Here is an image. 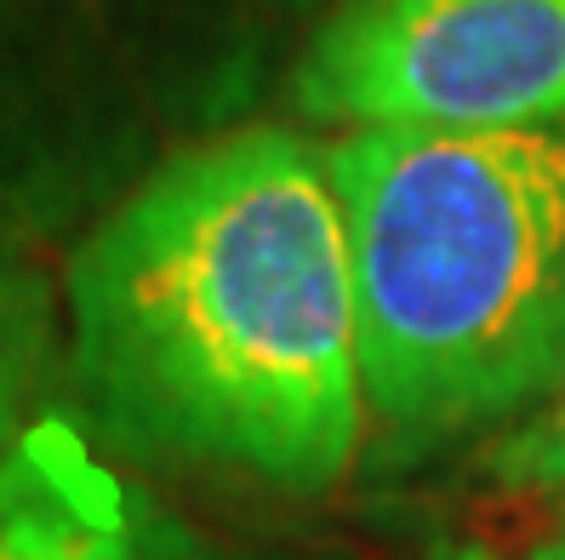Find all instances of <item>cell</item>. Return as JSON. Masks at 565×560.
I'll return each instance as SVG.
<instances>
[{
	"instance_id": "7a4b0ae2",
	"label": "cell",
	"mask_w": 565,
	"mask_h": 560,
	"mask_svg": "<svg viewBox=\"0 0 565 560\" xmlns=\"http://www.w3.org/2000/svg\"><path fill=\"white\" fill-rule=\"evenodd\" d=\"M372 446L388 464L565 389V126L343 131Z\"/></svg>"
},
{
	"instance_id": "6da1fadb",
	"label": "cell",
	"mask_w": 565,
	"mask_h": 560,
	"mask_svg": "<svg viewBox=\"0 0 565 560\" xmlns=\"http://www.w3.org/2000/svg\"><path fill=\"white\" fill-rule=\"evenodd\" d=\"M70 355L97 418L178 464L326 498L372 446L331 155L246 126L154 167L81 241Z\"/></svg>"
},
{
	"instance_id": "ba28073f",
	"label": "cell",
	"mask_w": 565,
	"mask_h": 560,
	"mask_svg": "<svg viewBox=\"0 0 565 560\" xmlns=\"http://www.w3.org/2000/svg\"><path fill=\"white\" fill-rule=\"evenodd\" d=\"M531 560H565V532L548 538V543H537V549H531Z\"/></svg>"
},
{
	"instance_id": "5b68a950",
	"label": "cell",
	"mask_w": 565,
	"mask_h": 560,
	"mask_svg": "<svg viewBox=\"0 0 565 560\" xmlns=\"http://www.w3.org/2000/svg\"><path fill=\"white\" fill-rule=\"evenodd\" d=\"M52 344H57V326H52V286L41 270L0 241V457L7 446L29 430V406L46 383L52 367Z\"/></svg>"
},
{
	"instance_id": "3957f363",
	"label": "cell",
	"mask_w": 565,
	"mask_h": 560,
	"mask_svg": "<svg viewBox=\"0 0 565 560\" xmlns=\"http://www.w3.org/2000/svg\"><path fill=\"white\" fill-rule=\"evenodd\" d=\"M291 97L343 131L565 126V0H331Z\"/></svg>"
},
{
	"instance_id": "52a82bcc",
	"label": "cell",
	"mask_w": 565,
	"mask_h": 560,
	"mask_svg": "<svg viewBox=\"0 0 565 560\" xmlns=\"http://www.w3.org/2000/svg\"><path fill=\"white\" fill-rule=\"evenodd\" d=\"M423 560H497L491 549H480V543H435Z\"/></svg>"
},
{
	"instance_id": "8992f818",
	"label": "cell",
	"mask_w": 565,
	"mask_h": 560,
	"mask_svg": "<svg viewBox=\"0 0 565 560\" xmlns=\"http://www.w3.org/2000/svg\"><path fill=\"white\" fill-rule=\"evenodd\" d=\"M486 475L503 492L531 498H565V389L548 406L520 418L514 430L486 452Z\"/></svg>"
},
{
	"instance_id": "277c9868",
	"label": "cell",
	"mask_w": 565,
	"mask_h": 560,
	"mask_svg": "<svg viewBox=\"0 0 565 560\" xmlns=\"http://www.w3.org/2000/svg\"><path fill=\"white\" fill-rule=\"evenodd\" d=\"M0 560H212L70 423L35 418L0 457Z\"/></svg>"
}]
</instances>
